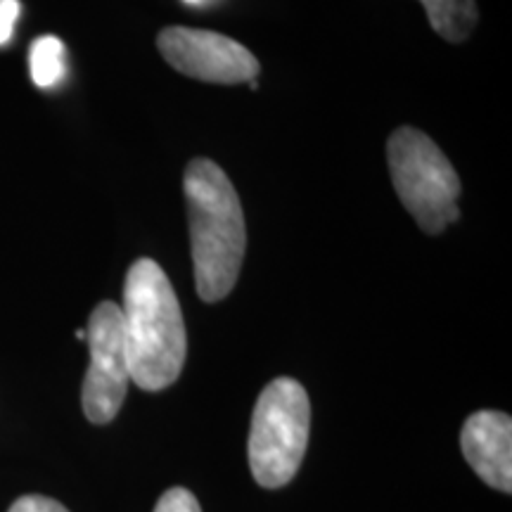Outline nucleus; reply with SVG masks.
Segmentation results:
<instances>
[{
  "label": "nucleus",
  "mask_w": 512,
  "mask_h": 512,
  "mask_svg": "<svg viewBox=\"0 0 512 512\" xmlns=\"http://www.w3.org/2000/svg\"><path fill=\"white\" fill-rule=\"evenodd\" d=\"M76 339H81V342H86V330H76Z\"/></svg>",
  "instance_id": "ddd939ff"
},
{
  "label": "nucleus",
  "mask_w": 512,
  "mask_h": 512,
  "mask_svg": "<svg viewBox=\"0 0 512 512\" xmlns=\"http://www.w3.org/2000/svg\"><path fill=\"white\" fill-rule=\"evenodd\" d=\"M155 512H202V508L197 498L192 496V491L183 489V486H174L159 498Z\"/></svg>",
  "instance_id": "9d476101"
},
{
  "label": "nucleus",
  "mask_w": 512,
  "mask_h": 512,
  "mask_svg": "<svg viewBox=\"0 0 512 512\" xmlns=\"http://www.w3.org/2000/svg\"><path fill=\"white\" fill-rule=\"evenodd\" d=\"M460 448L472 470L494 489H512V420L498 411H479L465 420Z\"/></svg>",
  "instance_id": "0eeeda50"
},
{
  "label": "nucleus",
  "mask_w": 512,
  "mask_h": 512,
  "mask_svg": "<svg viewBox=\"0 0 512 512\" xmlns=\"http://www.w3.org/2000/svg\"><path fill=\"white\" fill-rule=\"evenodd\" d=\"M159 53L178 74L190 79L235 86L254 81L259 60L233 38L209 29L166 27L157 36Z\"/></svg>",
  "instance_id": "423d86ee"
},
{
  "label": "nucleus",
  "mask_w": 512,
  "mask_h": 512,
  "mask_svg": "<svg viewBox=\"0 0 512 512\" xmlns=\"http://www.w3.org/2000/svg\"><path fill=\"white\" fill-rule=\"evenodd\" d=\"M197 294L207 304L233 292L247 249L242 204L226 171L211 159H192L183 178Z\"/></svg>",
  "instance_id": "f257e3e1"
},
{
  "label": "nucleus",
  "mask_w": 512,
  "mask_h": 512,
  "mask_svg": "<svg viewBox=\"0 0 512 512\" xmlns=\"http://www.w3.org/2000/svg\"><path fill=\"white\" fill-rule=\"evenodd\" d=\"M311 403L292 377H278L261 392L249 430V467L264 489H280L297 475L309 444Z\"/></svg>",
  "instance_id": "20e7f679"
},
{
  "label": "nucleus",
  "mask_w": 512,
  "mask_h": 512,
  "mask_svg": "<svg viewBox=\"0 0 512 512\" xmlns=\"http://www.w3.org/2000/svg\"><path fill=\"white\" fill-rule=\"evenodd\" d=\"M387 162L396 195L427 235H439L458 221L463 185L439 145L413 126H401L387 140Z\"/></svg>",
  "instance_id": "7ed1b4c3"
},
{
  "label": "nucleus",
  "mask_w": 512,
  "mask_h": 512,
  "mask_svg": "<svg viewBox=\"0 0 512 512\" xmlns=\"http://www.w3.org/2000/svg\"><path fill=\"white\" fill-rule=\"evenodd\" d=\"M432 29L451 43H463L477 27L475 0H420Z\"/></svg>",
  "instance_id": "6e6552de"
},
{
  "label": "nucleus",
  "mask_w": 512,
  "mask_h": 512,
  "mask_svg": "<svg viewBox=\"0 0 512 512\" xmlns=\"http://www.w3.org/2000/svg\"><path fill=\"white\" fill-rule=\"evenodd\" d=\"M86 342L91 347V366L83 380V413L95 425H107L124 406L128 382H131L121 306L114 302L95 306L88 320Z\"/></svg>",
  "instance_id": "39448f33"
},
{
  "label": "nucleus",
  "mask_w": 512,
  "mask_h": 512,
  "mask_svg": "<svg viewBox=\"0 0 512 512\" xmlns=\"http://www.w3.org/2000/svg\"><path fill=\"white\" fill-rule=\"evenodd\" d=\"M8 512H69L62 503L48 496H22L12 503Z\"/></svg>",
  "instance_id": "9b49d317"
},
{
  "label": "nucleus",
  "mask_w": 512,
  "mask_h": 512,
  "mask_svg": "<svg viewBox=\"0 0 512 512\" xmlns=\"http://www.w3.org/2000/svg\"><path fill=\"white\" fill-rule=\"evenodd\" d=\"M124 342L131 380L145 392H162L178 380L188 339L181 304L162 266L138 259L124 283Z\"/></svg>",
  "instance_id": "f03ea898"
},
{
  "label": "nucleus",
  "mask_w": 512,
  "mask_h": 512,
  "mask_svg": "<svg viewBox=\"0 0 512 512\" xmlns=\"http://www.w3.org/2000/svg\"><path fill=\"white\" fill-rule=\"evenodd\" d=\"M31 79L38 88H53L64 79V43L57 36H41L29 50Z\"/></svg>",
  "instance_id": "1a4fd4ad"
},
{
  "label": "nucleus",
  "mask_w": 512,
  "mask_h": 512,
  "mask_svg": "<svg viewBox=\"0 0 512 512\" xmlns=\"http://www.w3.org/2000/svg\"><path fill=\"white\" fill-rule=\"evenodd\" d=\"M19 12H22L19 0H0V46L10 43Z\"/></svg>",
  "instance_id": "f8f14e48"
},
{
  "label": "nucleus",
  "mask_w": 512,
  "mask_h": 512,
  "mask_svg": "<svg viewBox=\"0 0 512 512\" xmlns=\"http://www.w3.org/2000/svg\"><path fill=\"white\" fill-rule=\"evenodd\" d=\"M185 3H190V5H204V3H207V0H185Z\"/></svg>",
  "instance_id": "4468645a"
}]
</instances>
